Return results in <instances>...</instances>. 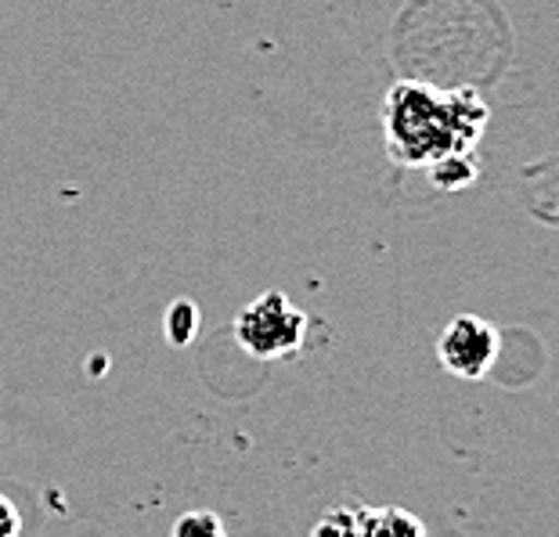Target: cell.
<instances>
[{
    "mask_svg": "<svg viewBox=\"0 0 559 537\" xmlns=\"http://www.w3.org/2000/svg\"><path fill=\"white\" fill-rule=\"evenodd\" d=\"M163 332H166V343L170 346H188L195 339L199 332V310L192 300H177L166 307V318H163Z\"/></svg>",
    "mask_w": 559,
    "mask_h": 537,
    "instance_id": "cell-6",
    "label": "cell"
},
{
    "mask_svg": "<svg viewBox=\"0 0 559 537\" xmlns=\"http://www.w3.org/2000/svg\"><path fill=\"white\" fill-rule=\"evenodd\" d=\"M426 174H430V181L440 188V192H462V188H469L477 181L480 159H477V152H451L426 166Z\"/></svg>",
    "mask_w": 559,
    "mask_h": 537,
    "instance_id": "cell-4",
    "label": "cell"
},
{
    "mask_svg": "<svg viewBox=\"0 0 559 537\" xmlns=\"http://www.w3.org/2000/svg\"><path fill=\"white\" fill-rule=\"evenodd\" d=\"M484 127L487 105L469 87L433 91L430 83L401 80L383 102L386 155L412 170H426L451 152H477Z\"/></svg>",
    "mask_w": 559,
    "mask_h": 537,
    "instance_id": "cell-1",
    "label": "cell"
},
{
    "mask_svg": "<svg viewBox=\"0 0 559 537\" xmlns=\"http://www.w3.org/2000/svg\"><path fill=\"white\" fill-rule=\"evenodd\" d=\"M19 534H22L19 509L11 505V498L0 494V537H19Z\"/></svg>",
    "mask_w": 559,
    "mask_h": 537,
    "instance_id": "cell-9",
    "label": "cell"
},
{
    "mask_svg": "<svg viewBox=\"0 0 559 537\" xmlns=\"http://www.w3.org/2000/svg\"><path fill=\"white\" fill-rule=\"evenodd\" d=\"M498 350H502V336H498V329L480 314L451 318L437 339L440 368L455 379H469V383H477V379L491 372L498 361Z\"/></svg>",
    "mask_w": 559,
    "mask_h": 537,
    "instance_id": "cell-3",
    "label": "cell"
},
{
    "mask_svg": "<svg viewBox=\"0 0 559 537\" xmlns=\"http://www.w3.org/2000/svg\"><path fill=\"white\" fill-rule=\"evenodd\" d=\"M365 537H426V527L404 509H368Z\"/></svg>",
    "mask_w": 559,
    "mask_h": 537,
    "instance_id": "cell-5",
    "label": "cell"
},
{
    "mask_svg": "<svg viewBox=\"0 0 559 537\" xmlns=\"http://www.w3.org/2000/svg\"><path fill=\"white\" fill-rule=\"evenodd\" d=\"M304 339L307 314L278 289L257 296L235 321V343L257 361H282V357L300 354Z\"/></svg>",
    "mask_w": 559,
    "mask_h": 537,
    "instance_id": "cell-2",
    "label": "cell"
},
{
    "mask_svg": "<svg viewBox=\"0 0 559 537\" xmlns=\"http://www.w3.org/2000/svg\"><path fill=\"white\" fill-rule=\"evenodd\" d=\"M170 537H228V534H224V523L213 516V512L195 509V512H185V516L174 523Z\"/></svg>",
    "mask_w": 559,
    "mask_h": 537,
    "instance_id": "cell-8",
    "label": "cell"
},
{
    "mask_svg": "<svg viewBox=\"0 0 559 537\" xmlns=\"http://www.w3.org/2000/svg\"><path fill=\"white\" fill-rule=\"evenodd\" d=\"M365 516L368 509H332L311 537H365Z\"/></svg>",
    "mask_w": 559,
    "mask_h": 537,
    "instance_id": "cell-7",
    "label": "cell"
}]
</instances>
